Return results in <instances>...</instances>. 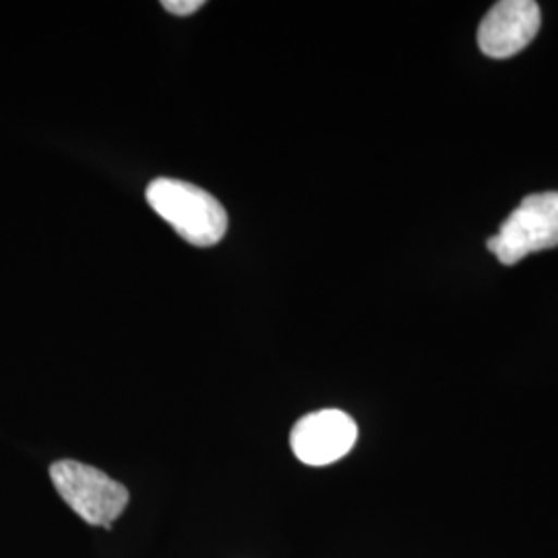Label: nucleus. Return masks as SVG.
I'll use <instances>...</instances> for the list:
<instances>
[{"mask_svg": "<svg viewBox=\"0 0 558 558\" xmlns=\"http://www.w3.org/2000/svg\"><path fill=\"white\" fill-rule=\"evenodd\" d=\"M359 439V426L341 410H320L300 418L290 445L294 456L306 465H329L345 458Z\"/></svg>", "mask_w": 558, "mask_h": 558, "instance_id": "4", "label": "nucleus"}, {"mask_svg": "<svg viewBox=\"0 0 558 558\" xmlns=\"http://www.w3.org/2000/svg\"><path fill=\"white\" fill-rule=\"evenodd\" d=\"M203 4H205L203 0H163V2H161V7H163L168 13L180 15V17H186V15L197 13Z\"/></svg>", "mask_w": 558, "mask_h": 558, "instance_id": "6", "label": "nucleus"}, {"mask_svg": "<svg viewBox=\"0 0 558 558\" xmlns=\"http://www.w3.org/2000/svg\"><path fill=\"white\" fill-rule=\"evenodd\" d=\"M555 246H558V193L525 197L502 221L499 234L488 239V251L502 265H515L532 253Z\"/></svg>", "mask_w": 558, "mask_h": 558, "instance_id": "3", "label": "nucleus"}, {"mask_svg": "<svg viewBox=\"0 0 558 558\" xmlns=\"http://www.w3.org/2000/svg\"><path fill=\"white\" fill-rule=\"evenodd\" d=\"M50 478L62 500L85 523L101 525L108 532L129 505L126 486L75 459L54 461L50 465Z\"/></svg>", "mask_w": 558, "mask_h": 558, "instance_id": "2", "label": "nucleus"}, {"mask_svg": "<svg viewBox=\"0 0 558 558\" xmlns=\"http://www.w3.org/2000/svg\"><path fill=\"white\" fill-rule=\"evenodd\" d=\"M542 13L534 0L497 2L480 23V50L490 59H511L538 36Z\"/></svg>", "mask_w": 558, "mask_h": 558, "instance_id": "5", "label": "nucleus"}, {"mask_svg": "<svg viewBox=\"0 0 558 558\" xmlns=\"http://www.w3.org/2000/svg\"><path fill=\"white\" fill-rule=\"evenodd\" d=\"M151 209L182 239L195 246H214L228 232V214L211 193L184 180L156 179L145 191Z\"/></svg>", "mask_w": 558, "mask_h": 558, "instance_id": "1", "label": "nucleus"}]
</instances>
